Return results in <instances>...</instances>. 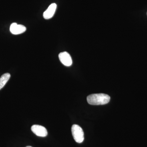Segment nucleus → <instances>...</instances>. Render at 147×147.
I'll return each instance as SVG.
<instances>
[{
	"label": "nucleus",
	"instance_id": "obj_1",
	"mask_svg": "<svg viewBox=\"0 0 147 147\" xmlns=\"http://www.w3.org/2000/svg\"><path fill=\"white\" fill-rule=\"evenodd\" d=\"M110 96L105 94H95L87 97L88 103L92 105H102L107 104L110 101Z\"/></svg>",
	"mask_w": 147,
	"mask_h": 147
},
{
	"label": "nucleus",
	"instance_id": "obj_2",
	"mask_svg": "<svg viewBox=\"0 0 147 147\" xmlns=\"http://www.w3.org/2000/svg\"><path fill=\"white\" fill-rule=\"evenodd\" d=\"M71 130L72 136L75 142L79 144L84 142V132L81 127L77 125H73L71 127Z\"/></svg>",
	"mask_w": 147,
	"mask_h": 147
},
{
	"label": "nucleus",
	"instance_id": "obj_3",
	"mask_svg": "<svg viewBox=\"0 0 147 147\" xmlns=\"http://www.w3.org/2000/svg\"><path fill=\"white\" fill-rule=\"evenodd\" d=\"M32 131L36 136L40 137H45L47 136V129L44 127L38 125H33L31 127Z\"/></svg>",
	"mask_w": 147,
	"mask_h": 147
},
{
	"label": "nucleus",
	"instance_id": "obj_4",
	"mask_svg": "<svg viewBox=\"0 0 147 147\" xmlns=\"http://www.w3.org/2000/svg\"><path fill=\"white\" fill-rule=\"evenodd\" d=\"M59 57L61 63L66 66H70L72 65V59L70 55L67 52H64L60 53Z\"/></svg>",
	"mask_w": 147,
	"mask_h": 147
},
{
	"label": "nucleus",
	"instance_id": "obj_5",
	"mask_svg": "<svg viewBox=\"0 0 147 147\" xmlns=\"http://www.w3.org/2000/svg\"><path fill=\"white\" fill-rule=\"evenodd\" d=\"M26 30V28L22 25L13 23L11 25L10 31L12 34L17 35L23 33Z\"/></svg>",
	"mask_w": 147,
	"mask_h": 147
},
{
	"label": "nucleus",
	"instance_id": "obj_6",
	"mask_svg": "<svg viewBox=\"0 0 147 147\" xmlns=\"http://www.w3.org/2000/svg\"><path fill=\"white\" fill-rule=\"evenodd\" d=\"M57 7V4L55 3L50 5L47 10L43 13L44 18L45 19H49L52 18L55 14Z\"/></svg>",
	"mask_w": 147,
	"mask_h": 147
},
{
	"label": "nucleus",
	"instance_id": "obj_7",
	"mask_svg": "<svg viewBox=\"0 0 147 147\" xmlns=\"http://www.w3.org/2000/svg\"><path fill=\"white\" fill-rule=\"evenodd\" d=\"M10 74L6 73L3 74L0 78V90L3 88L10 78Z\"/></svg>",
	"mask_w": 147,
	"mask_h": 147
},
{
	"label": "nucleus",
	"instance_id": "obj_8",
	"mask_svg": "<svg viewBox=\"0 0 147 147\" xmlns=\"http://www.w3.org/2000/svg\"><path fill=\"white\" fill-rule=\"evenodd\" d=\"M26 147H32L30 146H27Z\"/></svg>",
	"mask_w": 147,
	"mask_h": 147
}]
</instances>
